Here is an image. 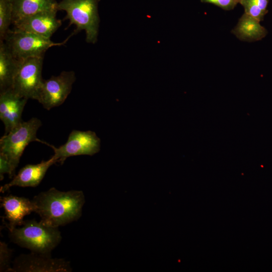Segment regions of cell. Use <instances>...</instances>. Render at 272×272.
<instances>
[{"mask_svg":"<svg viewBox=\"0 0 272 272\" xmlns=\"http://www.w3.org/2000/svg\"><path fill=\"white\" fill-rule=\"evenodd\" d=\"M8 174L10 178L11 168L7 158L3 154L0 153V179H4V174Z\"/></svg>","mask_w":272,"mask_h":272,"instance_id":"cell-21","label":"cell"},{"mask_svg":"<svg viewBox=\"0 0 272 272\" xmlns=\"http://www.w3.org/2000/svg\"><path fill=\"white\" fill-rule=\"evenodd\" d=\"M231 32L240 40L249 42L260 40L267 34L260 21L245 13Z\"/></svg>","mask_w":272,"mask_h":272,"instance_id":"cell-16","label":"cell"},{"mask_svg":"<svg viewBox=\"0 0 272 272\" xmlns=\"http://www.w3.org/2000/svg\"><path fill=\"white\" fill-rule=\"evenodd\" d=\"M28 100L12 89L0 92V118L5 125V134L23 121L22 115Z\"/></svg>","mask_w":272,"mask_h":272,"instance_id":"cell-11","label":"cell"},{"mask_svg":"<svg viewBox=\"0 0 272 272\" xmlns=\"http://www.w3.org/2000/svg\"><path fill=\"white\" fill-rule=\"evenodd\" d=\"M12 250L9 248L7 243L0 242V271L11 272Z\"/></svg>","mask_w":272,"mask_h":272,"instance_id":"cell-19","label":"cell"},{"mask_svg":"<svg viewBox=\"0 0 272 272\" xmlns=\"http://www.w3.org/2000/svg\"><path fill=\"white\" fill-rule=\"evenodd\" d=\"M43 56L29 57L22 61L11 88L16 94L36 100L43 80Z\"/></svg>","mask_w":272,"mask_h":272,"instance_id":"cell-6","label":"cell"},{"mask_svg":"<svg viewBox=\"0 0 272 272\" xmlns=\"http://www.w3.org/2000/svg\"><path fill=\"white\" fill-rule=\"evenodd\" d=\"M56 163L53 156L47 161L36 164H27L22 167L9 183L2 186L0 191L4 193L13 186L36 187L43 179L48 168Z\"/></svg>","mask_w":272,"mask_h":272,"instance_id":"cell-13","label":"cell"},{"mask_svg":"<svg viewBox=\"0 0 272 272\" xmlns=\"http://www.w3.org/2000/svg\"><path fill=\"white\" fill-rule=\"evenodd\" d=\"M12 6V24L36 13L57 10L55 0H11ZM58 11V10H57Z\"/></svg>","mask_w":272,"mask_h":272,"instance_id":"cell-15","label":"cell"},{"mask_svg":"<svg viewBox=\"0 0 272 272\" xmlns=\"http://www.w3.org/2000/svg\"><path fill=\"white\" fill-rule=\"evenodd\" d=\"M22 61L14 56L4 40H0V92L12 88Z\"/></svg>","mask_w":272,"mask_h":272,"instance_id":"cell-14","label":"cell"},{"mask_svg":"<svg viewBox=\"0 0 272 272\" xmlns=\"http://www.w3.org/2000/svg\"><path fill=\"white\" fill-rule=\"evenodd\" d=\"M12 24V6L11 0H0V40H4Z\"/></svg>","mask_w":272,"mask_h":272,"instance_id":"cell-18","label":"cell"},{"mask_svg":"<svg viewBox=\"0 0 272 272\" xmlns=\"http://www.w3.org/2000/svg\"><path fill=\"white\" fill-rule=\"evenodd\" d=\"M70 261L51 254L31 252L21 254L13 262L11 272H71Z\"/></svg>","mask_w":272,"mask_h":272,"instance_id":"cell-9","label":"cell"},{"mask_svg":"<svg viewBox=\"0 0 272 272\" xmlns=\"http://www.w3.org/2000/svg\"><path fill=\"white\" fill-rule=\"evenodd\" d=\"M76 79L75 73L70 71L43 80L36 100L47 110L61 105L71 93Z\"/></svg>","mask_w":272,"mask_h":272,"instance_id":"cell-7","label":"cell"},{"mask_svg":"<svg viewBox=\"0 0 272 272\" xmlns=\"http://www.w3.org/2000/svg\"><path fill=\"white\" fill-rule=\"evenodd\" d=\"M11 240L31 252L51 254L60 243L62 237L58 227L36 220H24L22 227L9 231Z\"/></svg>","mask_w":272,"mask_h":272,"instance_id":"cell-2","label":"cell"},{"mask_svg":"<svg viewBox=\"0 0 272 272\" xmlns=\"http://www.w3.org/2000/svg\"><path fill=\"white\" fill-rule=\"evenodd\" d=\"M100 1L61 0L57 4L58 11L66 13L64 20H69V26L76 25V33L85 30L88 43L94 44L97 40L100 23L98 6Z\"/></svg>","mask_w":272,"mask_h":272,"instance_id":"cell-3","label":"cell"},{"mask_svg":"<svg viewBox=\"0 0 272 272\" xmlns=\"http://www.w3.org/2000/svg\"><path fill=\"white\" fill-rule=\"evenodd\" d=\"M201 2L213 4L224 10L234 9L240 0H200Z\"/></svg>","mask_w":272,"mask_h":272,"instance_id":"cell-20","label":"cell"},{"mask_svg":"<svg viewBox=\"0 0 272 272\" xmlns=\"http://www.w3.org/2000/svg\"><path fill=\"white\" fill-rule=\"evenodd\" d=\"M50 147L54 151L53 156L56 163L62 164L70 157L84 155L92 156L98 153L100 148V140L95 132L91 130H73L64 144L58 148L52 145Z\"/></svg>","mask_w":272,"mask_h":272,"instance_id":"cell-8","label":"cell"},{"mask_svg":"<svg viewBox=\"0 0 272 272\" xmlns=\"http://www.w3.org/2000/svg\"><path fill=\"white\" fill-rule=\"evenodd\" d=\"M57 10L41 12L24 18L13 24L14 29L24 31L50 38L61 25L56 18Z\"/></svg>","mask_w":272,"mask_h":272,"instance_id":"cell-10","label":"cell"},{"mask_svg":"<svg viewBox=\"0 0 272 272\" xmlns=\"http://www.w3.org/2000/svg\"><path fill=\"white\" fill-rule=\"evenodd\" d=\"M269 0H240L244 9V13L259 21L263 20L268 11L267 7Z\"/></svg>","mask_w":272,"mask_h":272,"instance_id":"cell-17","label":"cell"},{"mask_svg":"<svg viewBox=\"0 0 272 272\" xmlns=\"http://www.w3.org/2000/svg\"><path fill=\"white\" fill-rule=\"evenodd\" d=\"M1 207L4 210V219L8 222L5 225L9 231L22 226L24 218L36 209L32 200L12 194L1 197Z\"/></svg>","mask_w":272,"mask_h":272,"instance_id":"cell-12","label":"cell"},{"mask_svg":"<svg viewBox=\"0 0 272 272\" xmlns=\"http://www.w3.org/2000/svg\"><path fill=\"white\" fill-rule=\"evenodd\" d=\"M40 221L54 227L64 226L80 219L85 198L82 190H58L55 187L39 193L32 199Z\"/></svg>","mask_w":272,"mask_h":272,"instance_id":"cell-1","label":"cell"},{"mask_svg":"<svg viewBox=\"0 0 272 272\" xmlns=\"http://www.w3.org/2000/svg\"><path fill=\"white\" fill-rule=\"evenodd\" d=\"M42 125L41 121L33 117L27 121H23L0 139V153L8 159L11 168L12 178L15 175L21 157L26 146L31 142L37 141L47 144L37 138L39 128Z\"/></svg>","mask_w":272,"mask_h":272,"instance_id":"cell-4","label":"cell"},{"mask_svg":"<svg viewBox=\"0 0 272 272\" xmlns=\"http://www.w3.org/2000/svg\"><path fill=\"white\" fill-rule=\"evenodd\" d=\"M68 39L62 42L54 43L50 38L13 29L10 30L4 41L14 56L18 60H23L29 57L44 56L48 48L63 45Z\"/></svg>","mask_w":272,"mask_h":272,"instance_id":"cell-5","label":"cell"}]
</instances>
